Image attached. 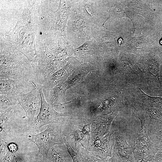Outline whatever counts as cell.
<instances>
[{
  "mask_svg": "<svg viewBox=\"0 0 162 162\" xmlns=\"http://www.w3.org/2000/svg\"><path fill=\"white\" fill-rule=\"evenodd\" d=\"M65 146L55 145L50 149L46 160L47 162H68Z\"/></svg>",
  "mask_w": 162,
  "mask_h": 162,
  "instance_id": "7c38bea8",
  "label": "cell"
},
{
  "mask_svg": "<svg viewBox=\"0 0 162 162\" xmlns=\"http://www.w3.org/2000/svg\"><path fill=\"white\" fill-rule=\"evenodd\" d=\"M145 62L142 71L145 76L146 85L152 89H161L158 63L151 58H147Z\"/></svg>",
  "mask_w": 162,
  "mask_h": 162,
  "instance_id": "30bf717a",
  "label": "cell"
},
{
  "mask_svg": "<svg viewBox=\"0 0 162 162\" xmlns=\"http://www.w3.org/2000/svg\"><path fill=\"white\" fill-rule=\"evenodd\" d=\"M10 107L0 111V132L7 127L8 120L14 112V110Z\"/></svg>",
  "mask_w": 162,
  "mask_h": 162,
  "instance_id": "2e32d148",
  "label": "cell"
},
{
  "mask_svg": "<svg viewBox=\"0 0 162 162\" xmlns=\"http://www.w3.org/2000/svg\"><path fill=\"white\" fill-rule=\"evenodd\" d=\"M131 146L136 162H151L158 151L151 141L146 128L141 125L138 134L132 140Z\"/></svg>",
  "mask_w": 162,
  "mask_h": 162,
  "instance_id": "5b68a950",
  "label": "cell"
},
{
  "mask_svg": "<svg viewBox=\"0 0 162 162\" xmlns=\"http://www.w3.org/2000/svg\"><path fill=\"white\" fill-rule=\"evenodd\" d=\"M63 139L68 152L71 156L74 162H86L80 153L75 151L64 137Z\"/></svg>",
  "mask_w": 162,
  "mask_h": 162,
  "instance_id": "e0dca14e",
  "label": "cell"
},
{
  "mask_svg": "<svg viewBox=\"0 0 162 162\" xmlns=\"http://www.w3.org/2000/svg\"><path fill=\"white\" fill-rule=\"evenodd\" d=\"M62 125L56 123L47 124L44 131L28 136V140L33 142L38 148L37 155L41 154L46 160L52 147L55 145L65 146L62 133Z\"/></svg>",
  "mask_w": 162,
  "mask_h": 162,
  "instance_id": "3957f363",
  "label": "cell"
},
{
  "mask_svg": "<svg viewBox=\"0 0 162 162\" xmlns=\"http://www.w3.org/2000/svg\"><path fill=\"white\" fill-rule=\"evenodd\" d=\"M8 150L11 152H15L17 149V146L15 143H11L7 145Z\"/></svg>",
  "mask_w": 162,
  "mask_h": 162,
  "instance_id": "ffe728a7",
  "label": "cell"
},
{
  "mask_svg": "<svg viewBox=\"0 0 162 162\" xmlns=\"http://www.w3.org/2000/svg\"><path fill=\"white\" fill-rule=\"evenodd\" d=\"M91 124L90 118L69 120L63 125L65 129L62 136L65 137L73 149L76 150L79 145L86 148L90 137Z\"/></svg>",
  "mask_w": 162,
  "mask_h": 162,
  "instance_id": "277c9868",
  "label": "cell"
},
{
  "mask_svg": "<svg viewBox=\"0 0 162 162\" xmlns=\"http://www.w3.org/2000/svg\"><path fill=\"white\" fill-rule=\"evenodd\" d=\"M38 89L40 95L41 105L39 112L34 121L29 124L27 129L32 131H39L43 126L51 124L64 125L70 120L67 113H60L56 111L52 106L47 102L45 98L41 85L32 82Z\"/></svg>",
  "mask_w": 162,
  "mask_h": 162,
  "instance_id": "7a4b0ae2",
  "label": "cell"
},
{
  "mask_svg": "<svg viewBox=\"0 0 162 162\" xmlns=\"http://www.w3.org/2000/svg\"><path fill=\"white\" fill-rule=\"evenodd\" d=\"M32 83L34 88L31 91L27 93L19 92L16 95L18 104L25 112L26 115L22 118L27 119L30 123L34 120L38 105V100L37 96L38 89L34 84Z\"/></svg>",
  "mask_w": 162,
  "mask_h": 162,
  "instance_id": "9c48e42d",
  "label": "cell"
},
{
  "mask_svg": "<svg viewBox=\"0 0 162 162\" xmlns=\"http://www.w3.org/2000/svg\"><path fill=\"white\" fill-rule=\"evenodd\" d=\"M118 112L109 114L90 118L91 120V136L101 137L110 131L111 124Z\"/></svg>",
  "mask_w": 162,
  "mask_h": 162,
  "instance_id": "8fae6325",
  "label": "cell"
},
{
  "mask_svg": "<svg viewBox=\"0 0 162 162\" xmlns=\"http://www.w3.org/2000/svg\"></svg>",
  "mask_w": 162,
  "mask_h": 162,
  "instance_id": "484cf974",
  "label": "cell"
},
{
  "mask_svg": "<svg viewBox=\"0 0 162 162\" xmlns=\"http://www.w3.org/2000/svg\"><path fill=\"white\" fill-rule=\"evenodd\" d=\"M8 149L7 145L2 140L0 139V155L1 159L2 160L3 158L4 157L6 153L8 152Z\"/></svg>",
  "mask_w": 162,
  "mask_h": 162,
  "instance_id": "d6986e66",
  "label": "cell"
},
{
  "mask_svg": "<svg viewBox=\"0 0 162 162\" xmlns=\"http://www.w3.org/2000/svg\"></svg>",
  "mask_w": 162,
  "mask_h": 162,
  "instance_id": "d4e9b609",
  "label": "cell"
},
{
  "mask_svg": "<svg viewBox=\"0 0 162 162\" xmlns=\"http://www.w3.org/2000/svg\"><path fill=\"white\" fill-rule=\"evenodd\" d=\"M18 104L16 96L0 94V111L5 110L12 105Z\"/></svg>",
  "mask_w": 162,
  "mask_h": 162,
  "instance_id": "5bb4252c",
  "label": "cell"
},
{
  "mask_svg": "<svg viewBox=\"0 0 162 162\" xmlns=\"http://www.w3.org/2000/svg\"><path fill=\"white\" fill-rule=\"evenodd\" d=\"M148 136L158 150L162 148V127L158 131Z\"/></svg>",
  "mask_w": 162,
  "mask_h": 162,
  "instance_id": "ac0fdd59",
  "label": "cell"
},
{
  "mask_svg": "<svg viewBox=\"0 0 162 162\" xmlns=\"http://www.w3.org/2000/svg\"><path fill=\"white\" fill-rule=\"evenodd\" d=\"M148 95L139 87L133 88L131 109L150 135L158 131L162 127V107L150 101Z\"/></svg>",
  "mask_w": 162,
  "mask_h": 162,
  "instance_id": "6da1fadb",
  "label": "cell"
},
{
  "mask_svg": "<svg viewBox=\"0 0 162 162\" xmlns=\"http://www.w3.org/2000/svg\"><path fill=\"white\" fill-rule=\"evenodd\" d=\"M137 162H148V161H139Z\"/></svg>",
  "mask_w": 162,
  "mask_h": 162,
  "instance_id": "603a6c76",
  "label": "cell"
},
{
  "mask_svg": "<svg viewBox=\"0 0 162 162\" xmlns=\"http://www.w3.org/2000/svg\"><path fill=\"white\" fill-rule=\"evenodd\" d=\"M160 44L162 45V38L161 39V40H160Z\"/></svg>",
  "mask_w": 162,
  "mask_h": 162,
  "instance_id": "cb8c5ba5",
  "label": "cell"
},
{
  "mask_svg": "<svg viewBox=\"0 0 162 162\" xmlns=\"http://www.w3.org/2000/svg\"><path fill=\"white\" fill-rule=\"evenodd\" d=\"M115 142L113 132L110 131L100 138L90 136L88 143L85 149L92 155L106 159L111 157Z\"/></svg>",
  "mask_w": 162,
  "mask_h": 162,
  "instance_id": "8992f818",
  "label": "cell"
},
{
  "mask_svg": "<svg viewBox=\"0 0 162 162\" xmlns=\"http://www.w3.org/2000/svg\"><path fill=\"white\" fill-rule=\"evenodd\" d=\"M76 150L80 153L86 162H111L110 157L106 159L97 158L89 154L85 148L80 145L78 146Z\"/></svg>",
  "mask_w": 162,
  "mask_h": 162,
  "instance_id": "9a60e30c",
  "label": "cell"
},
{
  "mask_svg": "<svg viewBox=\"0 0 162 162\" xmlns=\"http://www.w3.org/2000/svg\"><path fill=\"white\" fill-rule=\"evenodd\" d=\"M162 160V148L159 149L156 153L152 160Z\"/></svg>",
  "mask_w": 162,
  "mask_h": 162,
  "instance_id": "44dd1931",
  "label": "cell"
},
{
  "mask_svg": "<svg viewBox=\"0 0 162 162\" xmlns=\"http://www.w3.org/2000/svg\"><path fill=\"white\" fill-rule=\"evenodd\" d=\"M24 68L20 59L13 55L1 57L0 80H20L25 78Z\"/></svg>",
  "mask_w": 162,
  "mask_h": 162,
  "instance_id": "52a82bcc",
  "label": "cell"
},
{
  "mask_svg": "<svg viewBox=\"0 0 162 162\" xmlns=\"http://www.w3.org/2000/svg\"><path fill=\"white\" fill-rule=\"evenodd\" d=\"M115 142L111 157V162H136L131 146L128 143L124 135L114 131Z\"/></svg>",
  "mask_w": 162,
  "mask_h": 162,
  "instance_id": "ba28073f",
  "label": "cell"
},
{
  "mask_svg": "<svg viewBox=\"0 0 162 162\" xmlns=\"http://www.w3.org/2000/svg\"><path fill=\"white\" fill-rule=\"evenodd\" d=\"M123 42V40L122 39V38H120L118 40V45L119 46H120V44L122 43Z\"/></svg>",
  "mask_w": 162,
  "mask_h": 162,
  "instance_id": "7402d4cb",
  "label": "cell"
},
{
  "mask_svg": "<svg viewBox=\"0 0 162 162\" xmlns=\"http://www.w3.org/2000/svg\"><path fill=\"white\" fill-rule=\"evenodd\" d=\"M18 80L7 79L0 80V94L16 96L19 92Z\"/></svg>",
  "mask_w": 162,
  "mask_h": 162,
  "instance_id": "4fadbf2b",
  "label": "cell"
}]
</instances>
